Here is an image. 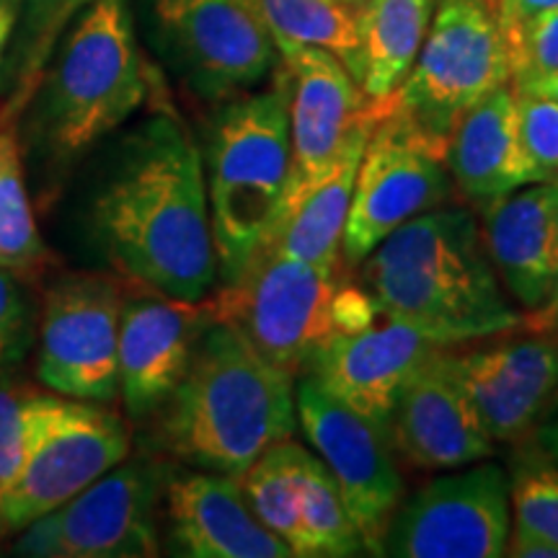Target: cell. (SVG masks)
Instances as JSON below:
<instances>
[{
  "instance_id": "d590c367",
  "label": "cell",
  "mask_w": 558,
  "mask_h": 558,
  "mask_svg": "<svg viewBox=\"0 0 558 558\" xmlns=\"http://www.w3.org/2000/svg\"><path fill=\"white\" fill-rule=\"evenodd\" d=\"M505 556L514 558H558V546L543 535L530 533V530L514 527L509 530V541Z\"/></svg>"
},
{
  "instance_id": "ac0fdd59",
  "label": "cell",
  "mask_w": 558,
  "mask_h": 558,
  "mask_svg": "<svg viewBox=\"0 0 558 558\" xmlns=\"http://www.w3.org/2000/svg\"><path fill=\"white\" fill-rule=\"evenodd\" d=\"M354 333H333L300 375H308L333 399L357 411L388 435V418L418 367L442 349L427 333L388 318Z\"/></svg>"
},
{
  "instance_id": "b9f144b4",
  "label": "cell",
  "mask_w": 558,
  "mask_h": 558,
  "mask_svg": "<svg viewBox=\"0 0 558 558\" xmlns=\"http://www.w3.org/2000/svg\"><path fill=\"white\" fill-rule=\"evenodd\" d=\"M341 3H347V5H349V9L360 11V9H362V3H365V0H341Z\"/></svg>"
},
{
  "instance_id": "7402d4cb",
  "label": "cell",
  "mask_w": 558,
  "mask_h": 558,
  "mask_svg": "<svg viewBox=\"0 0 558 558\" xmlns=\"http://www.w3.org/2000/svg\"><path fill=\"white\" fill-rule=\"evenodd\" d=\"M452 184L476 207L535 184L533 166L520 140L518 99L501 86L460 117L445 148Z\"/></svg>"
},
{
  "instance_id": "e575fe53",
  "label": "cell",
  "mask_w": 558,
  "mask_h": 558,
  "mask_svg": "<svg viewBox=\"0 0 558 558\" xmlns=\"http://www.w3.org/2000/svg\"><path fill=\"white\" fill-rule=\"evenodd\" d=\"M550 9H558V0H497L494 16H497L499 29L505 34L518 29V26L525 24L527 19L538 16V13Z\"/></svg>"
},
{
  "instance_id": "6da1fadb",
  "label": "cell",
  "mask_w": 558,
  "mask_h": 558,
  "mask_svg": "<svg viewBox=\"0 0 558 558\" xmlns=\"http://www.w3.org/2000/svg\"><path fill=\"white\" fill-rule=\"evenodd\" d=\"M94 228L109 262L137 288L205 300L218 282L205 160L184 124L153 117L132 132L96 194Z\"/></svg>"
},
{
  "instance_id": "d4e9b609",
  "label": "cell",
  "mask_w": 558,
  "mask_h": 558,
  "mask_svg": "<svg viewBox=\"0 0 558 558\" xmlns=\"http://www.w3.org/2000/svg\"><path fill=\"white\" fill-rule=\"evenodd\" d=\"M19 117L9 101L0 104V267L34 282L50 267L52 256L39 235L26 190Z\"/></svg>"
},
{
  "instance_id": "d6a6232c",
  "label": "cell",
  "mask_w": 558,
  "mask_h": 558,
  "mask_svg": "<svg viewBox=\"0 0 558 558\" xmlns=\"http://www.w3.org/2000/svg\"><path fill=\"white\" fill-rule=\"evenodd\" d=\"M514 99L520 140L533 166L535 184L554 181L558 177V101L527 94H514Z\"/></svg>"
},
{
  "instance_id": "4fadbf2b",
  "label": "cell",
  "mask_w": 558,
  "mask_h": 558,
  "mask_svg": "<svg viewBox=\"0 0 558 558\" xmlns=\"http://www.w3.org/2000/svg\"><path fill=\"white\" fill-rule=\"evenodd\" d=\"M295 409L298 424L337 481L365 554L380 556L386 530L403 499V478L388 435L308 375L295 383Z\"/></svg>"
},
{
  "instance_id": "3957f363",
  "label": "cell",
  "mask_w": 558,
  "mask_h": 558,
  "mask_svg": "<svg viewBox=\"0 0 558 558\" xmlns=\"http://www.w3.org/2000/svg\"><path fill=\"white\" fill-rule=\"evenodd\" d=\"M156 416L158 445L171 458L241 478L264 450L295 435V375L271 365L233 320L215 316Z\"/></svg>"
},
{
  "instance_id": "277c9868",
  "label": "cell",
  "mask_w": 558,
  "mask_h": 558,
  "mask_svg": "<svg viewBox=\"0 0 558 558\" xmlns=\"http://www.w3.org/2000/svg\"><path fill=\"white\" fill-rule=\"evenodd\" d=\"M292 179L288 81L228 99L207 143V202L218 277L233 284L269 246Z\"/></svg>"
},
{
  "instance_id": "ab89813d",
  "label": "cell",
  "mask_w": 558,
  "mask_h": 558,
  "mask_svg": "<svg viewBox=\"0 0 558 558\" xmlns=\"http://www.w3.org/2000/svg\"><path fill=\"white\" fill-rule=\"evenodd\" d=\"M19 26V5L16 0H0V62H3L5 47Z\"/></svg>"
},
{
  "instance_id": "30bf717a",
  "label": "cell",
  "mask_w": 558,
  "mask_h": 558,
  "mask_svg": "<svg viewBox=\"0 0 558 558\" xmlns=\"http://www.w3.org/2000/svg\"><path fill=\"white\" fill-rule=\"evenodd\" d=\"M452 192L445 153L390 101L369 132L349 205L341 262L357 269L362 259L416 215L442 207Z\"/></svg>"
},
{
  "instance_id": "83f0119b",
  "label": "cell",
  "mask_w": 558,
  "mask_h": 558,
  "mask_svg": "<svg viewBox=\"0 0 558 558\" xmlns=\"http://www.w3.org/2000/svg\"><path fill=\"white\" fill-rule=\"evenodd\" d=\"M300 527L303 558H347L365 554L357 527L349 520L337 481L324 460L308 456L300 473Z\"/></svg>"
},
{
  "instance_id": "8fae6325",
  "label": "cell",
  "mask_w": 558,
  "mask_h": 558,
  "mask_svg": "<svg viewBox=\"0 0 558 558\" xmlns=\"http://www.w3.org/2000/svg\"><path fill=\"white\" fill-rule=\"evenodd\" d=\"M509 530V473L499 463L478 460L401 499L380 556L499 558L507 550Z\"/></svg>"
},
{
  "instance_id": "f546056e",
  "label": "cell",
  "mask_w": 558,
  "mask_h": 558,
  "mask_svg": "<svg viewBox=\"0 0 558 558\" xmlns=\"http://www.w3.org/2000/svg\"><path fill=\"white\" fill-rule=\"evenodd\" d=\"M19 41L13 58V86L9 104L19 114L29 107L37 94L47 60L58 45L65 21V0H16Z\"/></svg>"
},
{
  "instance_id": "7bdbcfd3",
  "label": "cell",
  "mask_w": 558,
  "mask_h": 558,
  "mask_svg": "<svg viewBox=\"0 0 558 558\" xmlns=\"http://www.w3.org/2000/svg\"><path fill=\"white\" fill-rule=\"evenodd\" d=\"M481 3H484L492 13H494V9H497V0H481Z\"/></svg>"
},
{
  "instance_id": "4316f807",
  "label": "cell",
  "mask_w": 558,
  "mask_h": 558,
  "mask_svg": "<svg viewBox=\"0 0 558 558\" xmlns=\"http://www.w3.org/2000/svg\"><path fill=\"white\" fill-rule=\"evenodd\" d=\"M308 450L282 439L264 450L239 478L243 497L262 525L288 543L292 556L303 558V527H300V473Z\"/></svg>"
},
{
  "instance_id": "ee69618b",
  "label": "cell",
  "mask_w": 558,
  "mask_h": 558,
  "mask_svg": "<svg viewBox=\"0 0 558 558\" xmlns=\"http://www.w3.org/2000/svg\"><path fill=\"white\" fill-rule=\"evenodd\" d=\"M550 184H556V186H558V177H556V179H554V181H550Z\"/></svg>"
},
{
  "instance_id": "836d02e7",
  "label": "cell",
  "mask_w": 558,
  "mask_h": 558,
  "mask_svg": "<svg viewBox=\"0 0 558 558\" xmlns=\"http://www.w3.org/2000/svg\"><path fill=\"white\" fill-rule=\"evenodd\" d=\"M26 331V300L19 277L0 267V373L19 354Z\"/></svg>"
},
{
  "instance_id": "44dd1931",
  "label": "cell",
  "mask_w": 558,
  "mask_h": 558,
  "mask_svg": "<svg viewBox=\"0 0 558 558\" xmlns=\"http://www.w3.org/2000/svg\"><path fill=\"white\" fill-rule=\"evenodd\" d=\"M558 186L527 184L484 209V246L501 288L525 311L546 303L558 277Z\"/></svg>"
},
{
  "instance_id": "2e32d148",
  "label": "cell",
  "mask_w": 558,
  "mask_h": 558,
  "mask_svg": "<svg viewBox=\"0 0 558 558\" xmlns=\"http://www.w3.org/2000/svg\"><path fill=\"white\" fill-rule=\"evenodd\" d=\"M442 362L494 442L525 439L558 393V331H527L465 352L445 347Z\"/></svg>"
},
{
  "instance_id": "ba28073f",
  "label": "cell",
  "mask_w": 558,
  "mask_h": 558,
  "mask_svg": "<svg viewBox=\"0 0 558 558\" xmlns=\"http://www.w3.org/2000/svg\"><path fill=\"white\" fill-rule=\"evenodd\" d=\"M344 282V264L324 267L264 248L239 282L222 284L209 300L215 316L233 320L271 365L298 378L337 333L333 308Z\"/></svg>"
},
{
  "instance_id": "e0dca14e",
  "label": "cell",
  "mask_w": 558,
  "mask_h": 558,
  "mask_svg": "<svg viewBox=\"0 0 558 558\" xmlns=\"http://www.w3.org/2000/svg\"><path fill=\"white\" fill-rule=\"evenodd\" d=\"M124 292L117 347L120 396L130 416H150L177 390L199 337L215 320L213 300H181L156 290Z\"/></svg>"
},
{
  "instance_id": "8992f818",
  "label": "cell",
  "mask_w": 558,
  "mask_h": 558,
  "mask_svg": "<svg viewBox=\"0 0 558 558\" xmlns=\"http://www.w3.org/2000/svg\"><path fill=\"white\" fill-rule=\"evenodd\" d=\"M512 83L497 16L481 0H439L396 104L435 148L471 107Z\"/></svg>"
},
{
  "instance_id": "60d3db41",
  "label": "cell",
  "mask_w": 558,
  "mask_h": 558,
  "mask_svg": "<svg viewBox=\"0 0 558 558\" xmlns=\"http://www.w3.org/2000/svg\"><path fill=\"white\" fill-rule=\"evenodd\" d=\"M88 3H94V0H65V21L73 19L81 9H86Z\"/></svg>"
},
{
  "instance_id": "603a6c76",
  "label": "cell",
  "mask_w": 558,
  "mask_h": 558,
  "mask_svg": "<svg viewBox=\"0 0 558 558\" xmlns=\"http://www.w3.org/2000/svg\"><path fill=\"white\" fill-rule=\"evenodd\" d=\"M393 96L386 101H375L373 111L349 132L329 177L320 181L316 190L292 209L290 218L271 235L267 248H277L279 254L295 256V259L303 262L324 264V267L344 264L341 262V239H344L347 215L349 205H352L362 153H365L369 132L380 122V117L386 114Z\"/></svg>"
},
{
  "instance_id": "ffe728a7",
  "label": "cell",
  "mask_w": 558,
  "mask_h": 558,
  "mask_svg": "<svg viewBox=\"0 0 558 558\" xmlns=\"http://www.w3.org/2000/svg\"><path fill=\"white\" fill-rule=\"evenodd\" d=\"M169 538L192 558H290L282 538L262 525L239 478L215 471H181L163 488Z\"/></svg>"
},
{
  "instance_id": "7c38bea8",
  "label": "cell",
  "mask_w": 558,
  "mask_h": 558,
  "mask_svg": "<svg viewBox=\"0 0 558 558\" xmlns=\"http://www.w3.org/2000/svg\"><path fill=\"white\" fill-rule=\"evenodd\" d=\"M124 288L94 271L58 279L45 295L37 378L52 393L109 403L120 396L117 347Z\"/></svg>"
},
{
  "instance_id": "52a82bcc",
  "label": "cell",
  "mask_w": 558,
  "mask_h": 558,
  "mask_svg": "<svg viewBox=\"0 0 558 558\" xmlns=\"http://www.w3.org/2000/svg\"><path fill=\"white\" fill-rule=\"evenodd\" d=\"M148 11L160 58L202 101L235 99L277 68L262 0H148Z\"/></svg>"
},
{
  "instance_id": "7a4b0ae2",
  "label": "cell",
  "mask_w": 558,
  "mask_h": 558,
  "mask_svg": "<svg viewBox=\"0 0 558 558\" xmlns=\"http://www.w3.org/2000/svg\"><path fill=\"white\" fill-rule=\"evenodd\" d=\"M360 284L380 316L399 318L442 347L520 329L465 207H435L396 228L360 264Z\"/></svg>"
},
{
  "instance_id": "5b68a950",
  "label": "cell",
  "mask_w": 558,
  "mask_h": 558,
  "mask_svg": "<svg viewBox=\"0 0 558 558\" xmlns=\"http://www.w3.org/2000/svg\"><path fill=\"white\" fill-rule=\"evenodd\" d=\"M34 96L39 135L60 160L94 148L143 107L148 78L128 0L88 3Z\"/></svg>"
},
{
  "instance_id": "f6af8a7d",
  "label": "cell",
  "mask_w": 558,
  "mask_h": 558,
  "mask_svg": "<svg viewBox=\"0 0 558 558\" xmlns=\"http://www.w3.org/2000/svg\"><path fill=\"white\" fill-rule=\"evenodd\" d=\"M556 218H558V205H556Z\"/></svg>"
},
{
  "instance_id": "8d00e7d4",
  "label": "cell",
  "mask_w": 558,
  "mask_h": 558,
  "mask_svg": "<svg viewBox=\"0 0 558 558\" xmlns=\"http://www.w3.org/2000/svg\"><path fill=\"white\" fill-rule=\"evenodd\" d=\"M530 437H533L535 445H538V448L558 465V393L554 396V401L548 403V409L543 411V416L538 418L533 432H530Z\"/></svg>"
},
{
  "instance_id": "9c48e42d",
  "label": "cell",
  "mask_w": 558,
  "mask_h": 558,
  "mask_svg": "<svg viewBox=\"0 0 558 558\" xmlns=\"http://www.w3.org/2000/svg\"><path fill=\"white\" fill-rule=\"evenodd\" d=\"M163 488L166 473L158 463L122 460L65 505L29 522L13 550L34 558L158 556Z\"/></svg>"
},
{
  "instance_id": "f35d334b",
  "label": "cell",
  "mask_w": 558,
  "mask_h": 558,
  "mask_svg": "<svg viewBox=\"0 0 558 558\" xmlns=\"http://www.w3.org/2000/svg\"><path fill=\"white\" fill-rule=\"evenodd\" d=\"M512 90H514V94L541 96V99L558 101V70H556V73L541 75V78H533V81L518 83V86H512Z\"/></svg>"
},
{
  "instance_id": "1f68e13d",
  "label": "cell",
  "mask_w": 558,
  "mask_h": 558,
  "mask_svg": "<svg viewBox=\"0 0 558 558\" xmlns=\"http://www.w3.org/2000/svg\"><path fill=\"white\" fill-rule=\"evenodd\" d=\"M507 45L509 68H512V83L541 78V75L558 70V9L543 11L538 16L527 19L518 29L501 34Z\"/></svg>"
},
{
  "instance_id": "9a60e30c",
  "label": "cell",
  "mask_w": 558,
  "mask_h": 558,
  "mask_svg": "<svg viewBox=\"0 0 558 558\" xmlns=\"http://www.w3.org/2000/svg\"><path fill=\"white\" fill-rule=\"evenodd\" d=\"M275 45L288 81L292 145V179L279 220L282 226L292 209L329 177L349 132L373 111L375 101L367 99L352 73L326 50L284 39H275Z\"/></svg>"
},
{
  "instance_id": "5bb4252c",
  "label": "cell",
  "mask_w": 558,
  "mask_h": 558,
  "mask_svg": "<svg viewBox=\"0 0 558 558\" xmlns=\"http://www.w3.org/2000/svg\"><path fill=\"white\" fill-rule=\"evenodd\" d=\"M128 422L78 399L62 401L16 481L0 494V525L24 530L130 456Z\"/></svg>"
},
{
  "instance_id": "4dcf8cb0",
  "label": "cell",
  "mask_w": 558,
  "mask_h": 558,
  "mask_svg": "<svg viewBox=\"0 0 558 558\" xmlns=\"http://www.w3.org/2000/svg\"><path fill=\"white\" fill-rule=\"evenodd\" d=\"M62 401L65 396L45 390L0 388V494L16 481Z\"/></svg>"
},
{
  "instance_id": "cb8c5ba5",
  "label": "cell",
  "mask_w": 558,
  "mask_h": 558,
  "mask_svg": "<svg viewBox=\"0 0 558 558\" xmlns=\"http://www.w3.org/2000/svg\"><path fill=\"white\" fill-rule=\"evenodd\" d=\"M437 0H365L360 9L362 90L367 99L386 101L414 65Z\"/></svg>"
},
{
  "instance_id": "f1b7e54d",
  "label": "cell",
  "mask_w": 558,
  "mask_h": 558,
  "mask_svg": "<svg viewBox=\"0 0 558 558\" xmlns=\"http://www.w3.org/2000/svg\"><path fill=\"white\" fill-rule=\"evenodd\" d=\"M509 507L514 527L543 535L558 546V465L530 435L509 469Z\"/></svg>"
},
{
  "instance_id": "d6986e66",
  "label": "cell",
  "mask_w": 558,
  "mask_h": 558,
  "mask_svg": "<svg viewBox=\"0 0 558 558\" xmlns=\"http://www.w3.org/2000/svg\"><path fill=\"white\" fill-rule=\"evenodd\" d=\"M442 349L411 375L388 418L390 448L424 471H456L494 456V439L445 367Z\"/></svg>"
},
{
  "instance_id": "74e56055",
  "label": "cell",
  "mask_w": 558,
  "mask_h": 558,
  "mask_svg": "<svg viewBox=\"0 0 558 558\" xmlns=\"http://www.w3.org/2000/svg\"><path fill=\"white\" fill-rule=\"evenodd\" d=\"M520 329H525V331H558V277H556L554 288H550V292H548L546 303H543L541 308L527 311L525 316H522Z\"/></svg>"
},
{
  "instance_id": "484cf974",
  "label": "cell",
  "mask_w": 558,
  "mask_h": 558,
  "mask_svg": "<svg viewBox=\"0 0 558 558\" xmlns=\"http://www.w3.org/2000/svg\"><path fill=\"white\" fill-rule=\"evenodd\" d=\"M262 9L275 39L326 50L362 83L365 58L360 11L349 9L341 0H262Z\"/></svg>"
}]
</instances>
